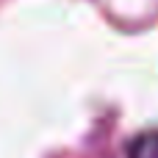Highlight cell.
<instances>
[{
  "label": "cell",
  "instance_id": "obj_1",
  "mask_svg": "<svg viewBox=\"0 0 158 158\" xmlns=\"http://www.w3.org/2000/svg\"><path fill=\"white\" fill-rule=\"evenodd\" d=\"M133 158H158V133L142 136L133 144Z\"/></svg>",
  "mask_w": 158,
  "mask_h": 158
}]
</instances>
